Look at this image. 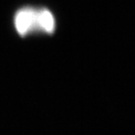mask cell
<instances>
[{"mask_svg":"<svg viewBox=\"0 0 135 135\" xmlns=\"http://www.w3.org/2000/svg\"><path fill=\"white\" fill-rule=\"evenodd\" d=\"M13 23L17 33L22 37L35 32L52 34L55 29V17L45 8H21L15 13Z\"/></svg>","mask_w":135,"mask_h":135,"instance_id":"1","label":"cell"}]
</instances>
